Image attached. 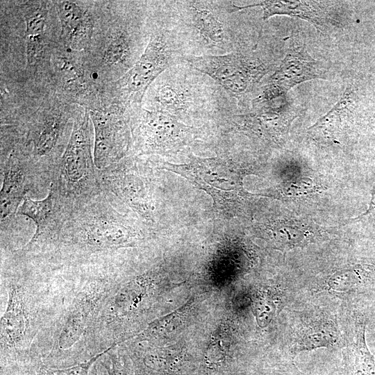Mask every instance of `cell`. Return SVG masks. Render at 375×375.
Returning <instances> with one entry per match:
<instances>
[{
  "instance_id": "1",
  "label": "cell",
  "mask_w": 375,
  "mask_h": 375,
  "mask_svg": "<svg viewBox=\"0 0 375 375\" xmlns=\"http://www.w3.org/2000/svg\"><path fill=\"white\" fill-rule=\"evenodd\" d=\"M227 95L213 79L182 60L149 86L144 109L167 114L183 123L201 117L226 119L230 109Z\"/></svg>"
},
{
  "instance_id": "2",
  "label": "cell",
  "mask_w": 375,
  "mask_h": 375,
  "mask_svg": "<svg viewBox=\"0 0 375 375\" xmlns=\"http://www.w3.org/2000/svg\"><path fill=\"white\" fill-rule=\"evenodd\" d=\"M165 25L183 56H219L239 51L229 15L233 3L225 1L165 2Z\"/></svg>"
},
{
  "instance_id": "3",
  "label": "cell",
  "mask_w": 375,
  "mask_h": 375,
  "mask_svg": "<svg viewBox=\"0 0 375 375\" xmlns=\"http://www.w3.org/2000/svg\"><path fill=\"white\" fill-rule=\"evenodd\" d=\"M8 300L1 317V351L25 349L33 344L38 334L49 333L57 312L45 304L48 288L12 278L7 283Z\"/></svg>"
},
{
  "instance_id": "4",
  "label": "cell",
  "mask_w": 375,
  "mask_h": 375,
  "mask_svg": "<svg viewBox=\"0 0 375 375\" xmlns=\"http://www.w3.org/2000/svg\"><path fill=\"white\" fill-rule=\"evenodd\" d=\"M189 158L185 164L165 162L162 168L182 176L207 192L219 214L225 217L236 215L249 196L242 188V175L237 164L222 157L203 158L191 154Z\"/></svg>"
},
{
  "instance_id": "5",
  "label": "cell",
  "mask_w": 375,
  "mask_h": 375,
  "mask_svg": "<svg viewBox=\"0 0 375 375\" xmlns=\"http://www.w3.org/2000/svg\"><path fill=\"white\" fill-rule=\"evenodd\" d=\"M176 42L164 26L150 36L143 52L119 81L124 96L135 103H140L148 88L171 66L182 61Z\"/></svg>"
},
{
  "instance_id": "6",
  "label": "cell",
  "mask_w": 375,
  "mask_h": 375,
  "mask_svg": "<svg viewBox=\"0 0 375 375\" xmlns=\"http://www.w3.org/2000/svg\"><path fill=\"white\" fill-rule=\"evenodd\" d=\"M192 69L209 76L231 96L240 99L269 71L258 57L241 51L219 56H184Z\"/></svg>"
},
{
  "instance_id": "7",
  "label": "cell",
  "mask_w": 375,
  "mask_h": 375,
  "mask_svg": "<svg viewBox=\"0 0 375 375\" xmlns=\"http://www.w3.org/2000/svg\"><path fill=\"white\" fill-rule=\"evenodd\" d=\"M138 118V133L147 151L177 152L194 140L196 130L167 114L142 108Z\"/></svg>"
},
{
  "instance_id": "8",
  "label": "cell",
  "mask_w": 375,
  "mask_h": 375,
  "mask_svg": "<svg viewBox=\"0 0 375 375\" xmlns=\"http://www.w3.org/2000/svg\"><path fill=\"white\" fill-rule=\"evenodd\" d=\"M89 119L85 112L74 123L60 162V180L74 193L86 190L94 174Z\"/></svg>"
},
{
  "instance_id": "9",
  "label": "cell",
  "mask_w": 375,
  "mask_h": 375,
  "mask_svg": "<svg viewBox=\"0 0 375 375\" xmlns=\"http://www.w3.org/2000/svg\"><path fill=\"white\" fill-rule=\"evenodd\" d=\"M323 72L303 48L293 47L271 76L263 93L272 97L283 96L288 90L305 81L322 78Z\"/></svg>"
},
{
  "instance_id": "10",
  "label": "cell",
  "mask_w": 375,
  "mask_h": 375,
  "mask_svg": "<svg viewBox=\"0 0 375 375\" xmlns=\"http://www.w3.org/2000/svg\"><path fill=\"white\" fill-rule=\"evenodd\" d=\"M89 115L94 129V163L97 168L103 169L119 156L124 120L119 114L90 111Z\"/></svg>"
},
{
  "instance_id": "11",
  "label": "cell",
  "mask_w": 375,
  "mask_h": 375,
  "mask_svg": "<svg viewBox=\"0 0 375 375\" xmlns=\"http://www.w3.org/2000/svg\"><path fill=\"white\" fill-rule=\"evenodd\" d=\"M135 233L132 228L109 216L94 217L86 224L76 243L91 251L130 247Z\"/></svg>"
},
{
  "instance_id": "12",
  "label": "cell",
  "mask_w": 375,
  "mask_h": 375,
  "mask_svg": "<svg viewBox=\"0 0 375 375\" xmlns=\"http://www.w3.org/2000/svg\"><path fill=\"white\" fill-rule=\"evenodd\" d=\"M322 2L306 1H261L249 5L233 4V12L244 9L261 7L264 20L276 15H287L309 21L319 30L323 31L331 22L326 6Z\"/></svg>"
},
{
  "instance_id": "13",
  "label": "cell",
  "mask_w": 375,
  "mask_h": 375,
  "mask_svg": "<svg viewBox=\"0 0 375 375\" xmlns=\"http://www.w3.org/2000/svg\"><path fill=\"white\" fill-rule=\"evenodd\" d=\"M57 10L61 24V38L69 49L85 48L92 35L89 14L73 1H58Z\"/></svg>"
},
{
  "instance_id": "14",
  "label": "cell",
  "mask_w": 375,
  "mask_h": 375,
  "mask_svg": "<svg viewBox=\"0 0 375 375\" xmlns=\"http://www.w3.org/2000/svg\"><path fill=\"white\" fill-rule=\"evenodd\" d=\"M55 190L51 188L48 195L42 200H33L24 197L18 208V213L33 221L36 230L28 245L35 244L47 232L55 217Z\"/></svg>"
},
{
  "instance_id": "15",
  "label": "cell",
  "mask_w": 375,
  "mask_h": 375,
  "mask_svg": "<svg viewBox=\"0 0 375 375\" xmlns=\"http://www.w3.org/2000/svg\"><path fill=\"white\" fill-rule=\"evenodd\" d=\"M1 191V217H8L19 208L25 197V171L19 164L10 161L4 170Z\"/></svg>"
},
{
  "instance_id": "16",
  "label": "cell",
  "mask_w": 375,
  "mask_h": 375,
  "mask_svg": "<svg viewBox=\"0 0 375 375\" xmlns=\"http://www.w3.org/2000/svg\"><path fill=\"white\" fill-rule=\"evenodd\" d=\"M133 39L125 29L114 33L108 42L103 54V61L110 65H121L126 68L133 61Z\"/></svg>"
},
{
  "instance_id": "17",
  "label": "cell",
  "mask_w": 375,
  "mask_h": 375,
  "mask_svg": "<svg viewBox=\"0 0 375 375\" xmlns=\"http://www.w3.org/2000/svg\"><path fill=\"white\" fill-rule=\"evenodd\" d=\"M60 129L61 122L58 116L51 115L44 120L34 142L36 156L42 157L53 151L58 142Z\"/></svg>"
},
{
  "instance_id": "18",
  "label": "cell",
  "mask_w": 375,
  "mask_h": 375,
  "mask_svg": "<svg viewBox=\"0 0 375 375\" xmlns=\"http://www.w3.org/2000/svg\"><path fill=\"white\" fill-rule=\"evenodd\" d=\"M274 239L276 243L287 248L299 246L309 238V231H305L300 225L288 223H278L272 228Z\"/></svg>"
},
{
  "instance_id": "19",
  "label": "cell",
  "mask_w": 375,
  "mask_h": 375,
  "mask_svg": "<svg viewBox=\"0 0 375 375\" xmlns=\"http://www.w3.org/2000/svg\"><path fill=\"white\" fill-rule=\"evenodd\" d=\"M26 36L42 35L47 17V8L43 2L31 1L24 5Z\"/></svg>"
},
{
  "instance_id": "20",
  "label": "cell",
  "mask_w": 375,
  "mask_h": 375,
  "mask_svg": "<svg viewBox=\"0 0 375 375\" xmlns=\"http://www.w3.org/2000/svg\"><path fill=\"white\" fill-rule=\"evenodd\" d=\"M115 346L117 345H113L103 351L96 354L85 362L79 363L72 367L64 369L47 368L45 369V375H88L89 369L94 362Z\"/></svg>"
},
{
  "instance_id": "21",
  "label": "cell",
  "mask_w": 375,
  "mask_h": 375,
  "mask_svg": "<svg viewBox=\"0 0 375 375\" xmlns=\"http://www.w3.org/2000/svg\"><path fill=\"white\" fill-rule=\"evenodd\" d=\"M44 47L42 35L26 36V58L28 64L35 62L43 53Z\"/></svg>"
},
{
  "instance_id": "22",
  "label": "cell",
  "mask_w": 375,
  "mask_h": 375,
  "mask_svg": "<svg viewBox=\"0 0 375 375\" xmlns=\"http://www.w3.org/2000/svg\"><path fill=\"white\" fill-rule=\"evenodd\" d=\"M110 360L111 368L108 372L110 375H132L125 365L121 362L118 354L111 355Z\"/></svg>"
},
{
  "instance_id": "23",
  "label": "cell",
  "mask_w": 375,
  "mask_h": 375,
  "mask_svg": "<svg viewBox=\"0 0 375 375\" xmlns=\"http://www.w3.org/2000/svg\"><path fill=\"white\" fill-rule=\"evenodd\" d=\"M374 210H375V185H374V190H373V192H372V199H371V201H370V203H369V207L367 211L366 212H365L360 217H362L364 215H367L369 213H370V212H373ZM360 217H358L356 219L360 218Z\"/></svg>"
}]
</instances>
